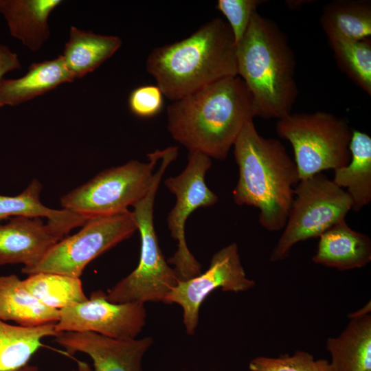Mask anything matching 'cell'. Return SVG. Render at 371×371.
Here are the masks:
<instances>
[{
  "instance_id": "cell-1",
  "label": "cell",
  "mask_w": 371,
  "mask_h": 371,
  "mask_svg": "<svg viewBox=\"0 0 371 371\" xmlns=\"http://www.w3.org/2000/svg\"><path fill=\"white\" fill-rule=\"evenodd\" d=\"M256 116L251 95L238 76L229 77L174 101L168 130L189 152L223 160L245 124Z\"/></svg>"
},
{
  "instance_id": "cell-2",
  "label": "cell",
  "mask_w": 371,
  "mask_h": 371,
  "mask_svg": "<svg viewBox=\"0 0 371 371\" xmlns=\"http://www.w3.org/2000/svg\"><path fill=\"white\" fill-rule=\"evenodd\" d=\"M233 146L239 171L235 203L259 209V223L267 230L284 229L294 199L293 186L300 181L295 161L280 141L261 136L253 121Z\"/></svg>"
},
{
  "instance_id": "cell-3",
  "label": "cell",
  "mask_w": 371,
  "mask_h": 371,
  "mask_svg": "<svg viewBox=\"0 0 371 371\" xmlns=\"http://www.w3.org/2000/svg\"><path fill=\"white\" fill-rule=\"evenodd\" d=\"M146 71L175 101L220 80L238 76L236 43L227 22L215 18L188 37L155 48Z\"/></svg>"
},
{
  "instance_id": "cell-4",
  "label": "cell",
  "mask_w": 371,
  "mask_h": 371,
  "mask_svg": "<svg viewBox=\"0 0 371 371\" xmlns=\"http://www.w3.org/2000/svg\"><path fill=\"white\" fill-rule=\"evenodd\" d=\"M237 74L249 89L256 116L280 120L291 113L298 89L296 60L287 37L256 12L236 45Z\"/></svg>"
},
{
  "instance_id": "cell-5",
  "label": "cell",
  "mask_w": 371,
  "mask_h": 371,
  "mask_svg": "<svg viewBox=\"0 0 371 371\" xmlns=\"http://www.w3.org/2000/svg\"><path fill=\"white\" fill-rule=\"evenodd\" d=\"M178 148L164 149L151 187L146 196L133 205L132 211L140 234L141 249L137 267L106 293L113 303L163 302L179 278L160 249L154 227V203L162 177L177 158Z\"/></svg>"
},
{
  "instance_id": "cell-6",
  "label": "cell",
  "mask_w": 371,
  "mask_h": 371,
  "mask_svg": "<svg viewBox=\"0 0 371 371\" xmlns=\"http://www.w3.org/2000/svg\"><path fill=\"white\" fill-rule=\"evenodd\" d=\"M276 130L293 146L300 180L350 161L352 129L345 118L326 111L291 113L278 120Z\"/></svg>"
},
{
  "instance_id": "cell-7",
  "label": "cell",
  "mask_w": 371,
  "mask_h": 371,
  "mask_svg": "<svg viewBox=\"0 0 371 371\" xmlns=\"http://www.w3.org/2000/svg\"><path fill=\"white\" fill-rule=\"evenodd\" d=\"M163 155H147L148 162L131 160L104 170L85 183L60 197L63 209L87 218L109 216L128 210L149 191L155 168Z\"/></svg>"
},
{
  "instance_id": "cell-8",
  "label": "cell",
  "mask_w": 371,
  "mask_h": 371,
  "mask_svg": "<svg viewBox=\"0 0 371 371\" xmlns=\"http://www.w3.org/2000/svg\"><path fill=\"white\" fill-rule=\"evenodd\" d=\"M352 201L343 188L322 172L300 180L284 231L272 250L269 260L286 259L297 243L319 237L330 227L345 219Z\"/></svg>"
},
{
  "instance_id": "cell-9",
  "label": "cell",
  "mask_w": 371,
  "mask_h": 371,
  "mask_svg": "<svg viewBox=\"0 0 371 371\" xmlns=\"http://www.w3.org/2000/svg\"><path fill=\"white\" fill-rule=\"evenodd\" d=\"M137 227L132 211L88 218L74 235L56 243L34 266L31 275L47 272L80 278L86 266L102 253L130 238Z\"/></svg>"
},
{
  "instance_id": "cell-10",
  "label": "cell",
  "mask_w": 371,
  "mask_h": 371,
  "mask_svg": "<svg viewBox=\"0 0 371 371\" xmlns=\"http://www.w3.org/2000/svg\"><path fill=\"white\" fill-rule=\"evenodd\" d=\"M212 166V159L199 152H189L188 164L178 175L167 178L164 183L176 196L167 223L172 238L177 241V249L167 262L174 266L179 280H186L201 273V265L189 250L185 235L188 216L199 207L217 203L218 196L206 185L205 176Z\"/></svg>"
},
{
  "instance_id": "cell-11",
  "label": "cell",
  "mask_w": 371,
  "mask_h": 371,
  "mask_svg": "<svg viewBox=\"0 0 371 371\" xmlns=\"http://www.w3.org/2000/svg\"><path fill=\"white\" fill-rule=\"evenodd\" d=\"M255 285V282L247 277L238 245L233 243L213 255L205 272L188 280H179L164 304H177L182 308L186 331L192 335L198 326L200 307L212 292L218 289L225 292H243Z\"/></svg>"
},
{
  "instance_id": "cell-12",
  "label": "cell",
  "mask_w": 371,
  "mask_h": 371,
  "mask_svg": "<svg viewBox=\"0 0 371 371\" xmlns=\"http://www.w3.org/2000/svg\"><path fill=\"white\" fill-rule=\"evenodd\" d=\"M146 311L143 304L113 303L102 291H93L85 302L60 310L56 330L93 332L105 337L135 339L146 325Z\"/></svg>"
},
{
  "instance_id": "cell-13",
  "label": "cell",
  "mask_w": 371,
  "mask_h": 371,
  "mask_svg": "<svg viewBox=\"0 0 371 371\" xmlns=\"http://www.w3.org/2000/svg\"><path fill=\"white\" fill-rule=\"evenodd\" d=\"M73 229L48 221L45 223L41 217L10 218L0 223V266L22 264L27 269L36 265Z\"/></svg>"
},
{
  "instance_id": "cell-14",
  "label": "cell",
  "mask_w": 371,
  "mask_h": 371,
  "mask_svg": "<svg viewBox=\"0 0 371 371\" xmlns=\"http://www.w3.org/2000/svg\"><path fill=\"white\" fill-rule=\"evenodd\" d=\"M54 338L68 355H87L93 371H143V357L153 344L151 337L119 339L93 332H62Z\"/></svg>"
},
{
  "instance_id": "cell-15",
  "label": "cell",
  "mask_w": 371,
  "mask_h": 371,
  "mask_svg": "<svg viewBox=\"0 0 371 371\" xmlns=\"http://www.w3.org/2000/svg\"><path fill=\"white\" fill-rule=\"evenodd\" d=\"M312 260L340 271L361 268L371 260V240L366 234L350 228L343 219L319 237Z\"/></svg>"
},
{
  "instance_id": "cell-16",
  "label": "cell",
  "mask_w": 371,
  "mask_h": 371,
  "mask_svg": "<svg viewBox=\"0 0 371 371\" xmlns=\"http://www.w3.org/2000/svg\"><path fill=\"white\" fill-rule=\"evenodd\" d=\"M326 349L333 371H371V315L350 316L340 335L329 337Z\"/></svg>"
},
{
  "instance_id": "cell-17",
  "label": "cell",
  "mask_w": 371,
  "mask_h": 371,
  "mask_svg": "<svg viewBox=\"0 0 371 371\" xmlns=\"http://www.w3.org/2000/svg\"><path fill=\"white\" fill-rule=\"evenodd\" d=\"M60 0L0 1L11 34L32 51L38 50L49 34L47 19Z\"/></svg>"
},
{
  "instance_id": "cell-18",
  "label": "cell",
  "mask_w": 371,
  "mask_h": 371,
  "mask_svg": "<svg viewBox=\"0 0 371 371\" xmlns=\"http://www.w3.org/2000/svg\"><path fill=\"white\" fill-rule=\"evenodd\" d=\"M74 80L61 55L51 60L33 63L23 77L1 79L0 106L19 104Z\"/></svg>"
},
{
  "instance_id": "cell-19",
  "label": "cell",
  "mask_w": 371,
  "mask_h": 371,
  "mask_svg": "<svg viewBox=\"0 0 371 371\" xmlns=\"http://www.w3.org/2000/svg\"><path fill=\"white\" fill-rule=\"evenodd\" d=\"M60 311L38 301L16 275L0 276V319L23 327L56 323Z\"/></svg>"
},
{
  "instance_id": "cell-20",
  "label": "cell",
  "mask_w": 371,
  "mask_h": 371,
  "mask_svg": "<svg viewBox=\"0 0 371 371\" xmlns=\"http://www.w3.org/2000/svg\"><path fill=\"white\" fill-rule=\"evenodd\" d=\"M349 150L350 163L334 170L333 181L339 188H347L352 201V210L359 212L371 201V137L352 129Z\"/></svg>"
},
{
  "instance_id": "cell-21",
  "label": "cell",
  "mask_w": 371,
  "mask_h": 371,
  "mask_svg": "<svg viewBox=\"0 0 371 371\" xmlns=\"http://www.w3.org/2000/svg\"><path fill=\"white\" fill-rule=\"evenodd\" d=\"M121 45L122 40L117 36L96 34L72 26L61 56L74 80L94 71Z\"/></svg>"
},
{
  "instance_id": "cell-22",
  "label": "cell",
  "mask_w": 371,
  "mask_h": 371,
  "mask_svg": "<svg viewBox=\"0 0 371 371\" xmlns=\"http://www.w3.org/2000/svg\"><path fill=\"white\" fill-rule=\"evenodd\" d=\"M321 26L328 40L360 41L371 36L370 0H334L322 8Z\"/></svg>"
},
{
  "instance_id": "cell-23",
  "label": "cell",
  "mask_w": 371,
  "mask_h": 371,
  "mask_svg": "<svg viewBox=\"0 0 371 371\" xmlns=\"http://www.w3.org/2000/svg\"><path fill=\"white\" fill-rule=\"evenodd\" d=\"M55 324L23 327L0 319V371H15L28 364L44 344L42 340L56 337Z\"/></svg>"
},
{
  "instance_id": "cell-24",
  "label": "cell",
  "mask_w": 371,
  "mask_h": 371,
  "mask_svg": "<svg viewBox=\"0 0 371 371\" xmlns=\"http://www.w3.org/2000/svg\"><path fill=\"white\" fill-rule=\"evenodd\" d=\"M42 184L33 179L16 196L0 195V223L14 216L47 218L51 223L65 224L73 228L81 227L89 218L65 209L54 210L44 205L40 200Z\"/></svg>"
},
{
  "instance_id": "cell-25",
  "label": "cell",
  "mask_w": 371,
  "mask_h": 371,
  "mask_svg": "<svg viewBox=\"0 0 371 371\" xmlns=\"http://www.w3.org/2000/svg\"><path fill=\"white\" fill-rule=\"evenodd\" d=\"M25 287L46 306L60 311L87 300L80 278L41 272L23 280Z\"/></svg>"
},
{
  "instance_id": "cell-26",
  "label": "cell",
  "mask_w": 371,
  "mask_h": 371,
  "mask_svg": "<svg viewBox=\"0 0 371 371\" xmlns=\"http://www.w3.org/2000/svg\"><path fill=\"white\" fill-rule=\"evenodd\" d=\"M335 61L356 85L371 95V41L329 40Z\"/></svg>"
},
{
  "instance_id": "cell-27",
  "label": "cell",
  "mask_w": 371,
  "mask_h": 371,
  "mask_svg": "<svg viewBox=\"0 0 371 371\" xmlns=\"http://www.w3.org/2000/svg\"><path fill=\"white\" fill-rule=\"evenodd\" d=\"M251 371H333L328 360L315 359L305 351L296 350L293 355L278 357H257L249 363Z\"/></svg>"
},
{
  "instance_id": "cell-28",
  "label": "cell",
  "mask_w": 371,
  "mask_h": 371,
  "mask_svg": "<svg viewBox=\"0 0 371 371\" xmlns=\"http://www.w3.org/2000/svg\"><path fill=\"white\" fill-rule=\"evenodd\" d=\"M263 0H218L216 8L227 20L236 45L245 35L254 14Z\"/></svg>"
},
{
  "instance_id": "cell-29",
  "label": "cell",
  "mask_w": 371,
  "mask_h": 371,
  "mask_svg": "<svg viewBox=\"0 0 371 371\" xmlns=\"http://www.w3.org/2000/svg\"><path fill=\"white\" fill-rule=\"evenodd\" d=\"M164 97L157 85H142L131 92L128 97V106L131 111L137 117H151L161 111Z\"/></svg>"
},
{
  "instance_id": "cell-30",
  "label": "cell",
  "mask_w": 371,
  "mask_h": 371,
  "mask_svg": "<svg viewBox=\"0 0 371 371\" xmlns=\"http://www.w3.org/2000/svg\"><path fill=\"white\" fill-rule=\"evenodd\" d=\"M20 68L21 64L16 54L5 45H0V81L7 72Z\"/></svg>"
},
{
  "instance_id": "cell-31",
  "label": "cell",
  "mask_w": 371,
  "mask_h": 371,
  "mask_svg": "<svg viewBox=\"0 0 371 371\" xmlns=\"http://www.w3.org/2000/svg\"><path fill=\"white\" fill-rule=\"evenodd\" d=\"M308 1H286V3L291 9L301 8L303 5L308 3Z\"/></svg>"
},
{
  "instance_id": "cell-32",
  "label": "cell",
  "mask_w": 371,
  "mask_h": 371,
  "mask_svg": "<svg viewBox=\"0 0 371 371\" xmlns=\"http://www.w3.org/2000/svg\"><path fill=\"white\" fill-rule=\"evenodd\" d=\"M15 371H39L38 368L29 363Z\"/></svg>"
},
{
  "instance_id": "cell-33",
  "label": "cell",
  "mask_w": 371,
  "mask_h": 371,
  "mask_svg": "<svg viewBox=\"0 0 371 371\" xmlns=\"http://www.w3.org/2000/svg\"><path fill=\"white\" fill-rule=\"evenodd\" d=\"M72 371H78V370H73ZM78 371H80V370H79Z\"/></svg>"
}]
</instances>
